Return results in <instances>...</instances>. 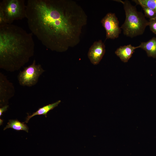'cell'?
Masks as SVG:
<instances>
[{
    "mask_svg": "<svg viewBox=\"0 0 156 156\" xmlns=\"http://www.w3.org/2000/svg\"><path fill=\"white\" fill-rule=\"evenodd\" d=\"M26 7L29 29L47 48L63 52L80 41L87 16L75 2L28 0Z\"/></svg>",
    "mask_w": 156,
    "mask_h": 156,
    "instance_id": "1",
    "label": "cell"
},
{
    "mask_svg": "<svg viewBox=\"0 0 156 156\" xmlns=\"http://www.w3.org/2000/svg\"><path fill=\"white\" fill-rule=\"evenodd\" d=\"M33 34L12 24L0 25V68L6 71L19 70L34 55Z\"/></svg>",
    "mask_w": 156,
    "mask_h": 156,
    "instance_id": "2",
    "label": "cell"
},
{
    "mask_svg": "<svg viewBox=\"0 0 156 156\" xmlns=\"http://www.w3.org/2000/svg\"><path fill=\"white\" fill-rule=\"evenodd\" d=\"M115 1L122 4L125 11V20L120 27L123 29L124 34L131 38L143 34L149 25V21L146 19L144 15L138 11L135 6L128 0Z\"/></svg>",
    "mask_w": 156,
    "mask_h": 156,
    "instance_id": "3",
    "label": "cell"
},
{
    "mask_svg": "<svg viewBox=\"0 0 156 156\" xmlns=\"http://www.w3.org/2000/svg\"><path fill=\"white\" fill-rule=\"evenodd\" d=\"M24 0H3L0 2V11L4 14L7 24L26 17Z\"/></svg>",
    "mask_w": 156,
    "mask_h": 156,
    "instance_id": "4",
    "label": "cell"
},
{
    "mask_svg": "<svg viewBox=\"0 0 156 156\" xmlns=\"http://www.w3.org/2000/svg\"><path fill=\"white\" fill-rule=\"evenodd\" d=\"M44 71L40 64H36L34 60L32 64L19 72L17 77L19 84L23 86H34L37 83L39 77Z\"/></svg>",
    "mask_w": 156,
    "mask_h": 156,
    "instance_id": "5",
    "label": "cell"
},
{
    "mask_svg": "<svg viewBox=\"0 0 156 156\" xmlns=\"http://www.w3.org/2000/svg\"><path fill=\"white\" fill-rule=\"evenodd\" d=\"M101 22L106 33V39H114L118 37L121 32L119 22L114 13H108L102 19Z\"/></svg>",
    "mask_w": 156,
    "mask_h": 156,
    "instance_id": "6",
    "label": "cell"
},
{
    "mask_svg": "<svg viewBox=\"0 0 156 156\" xmlns=\"http://www.w3.org/2000/svg\"><path fill=\"white\" fill-rule=\"evenodd\" d=\"M15 90L13 84L7 79L6 76L0 73V106L7 105L8 101L13 97Z\"/></svg>",
    "mask_w": 156,
    "mask_h": 156,
    "instance_id": "7",
    "label": "cell"
},
{
    "mask_svg": "<svg viewBox=\"0 0 156 156\" xmlns=\"http://www.w3.org/2000/svg\"><path fill=\"white\" fill-rule=\"evenodd\" d=\"M105 51V45L101 40L95 41L90 48L88 54L91 63L94 65L99 64Z\"/></svg>",
    "mask_w": 156,
    "mask_h": 156,
    "instance_id": "8",
    "label": "cell"
},
{
    "mask_svg": "<svg viewBox=\"0 0 156 156\" xmlns=\"http://www.w3.org/2000/svg\"><path fill=\"white\" fill-rule=\"evenodd\" d=\"M138 46H133L131 44L120 46L115 51L116 54L124 62H127L131 57L135 50Z\"/></svg>",
    "mask_w": 156,
    "mask_h": 156,
    "instance_id": "9",
    "label": "cell"
},
{
    "mask_svg": "<svg viewBox=\"0 0 156 156\" xmlns=\"http://www.w3.org/2000/svg\"><path fill=\"white\" fill-rule=\"evenodd\" d=\"M146 52L148 56L156 58V37H153L146 42H143L138 46Z\"/></svg>",
    "mask_w": 156,
    "mask_h": 156,
    "instance_id": "10",
    "label": "cell"
},
{
    "mask_svg": "<svg viewBox=\"0 0 156 156\" xmlns=\"http://www.w3.org/2000/svg\"><path fill=\"white\" fill-rule=\"evenodd\" d=\"M61 102V100H58L53 103L44 106L42 107L39 108L36 112L33 113L31 115H28L26 118L25 121L24 122L27 123L31 118L36 115H44L47 117V114L48 112L57 106Z\"/></svg>",
    "mask_w": 156,
    "mask_h": 156,
    "instance_id": "11",
    "label": "cell"
},
{
    "mask_svg": "<svg viewBox=\"0 0 156 156\" xmlns=\"http://www.w3.org/2000/svg\"><path fill=\"white\" fill-rule=\"evenodd\" d=\"M12 128L17 130H24L27 132H28L29 128L27 125L16 120H10L7 123V125L4 128L3 130L9 128Z\"/></svg>",
    "mask_w": 156,
    "mask_h": 156,
    "instance_id": "12",
    "label": "cell"
},
{
    "mask_svg": "<svg viewBox=\"0 0 156 156\" xmlns=\"http://www.w3.org/2000/svg\"><path fill=\"white\" fill-rule=\"evenodd\" d=\"M134 2L137 4L139 5L142 7L144 11L145 17L149 18L150 19L156 18V11L141 3Z\"/></svg>",
    "mask_w": 156,
    "mask_h": 156,
    "instance_id": "13",
    "label": "cell"
},
{
    "mask_svg": "<svg viewBox=\"0 0 156 156\" xmlns=\"http://www.w3.org/2000/svg\"><path fill=\"white\" fill-rule=\"evenodd\" d=\"M133 1L141 3L156 11V0H135Z\"/></svg>",
    "mask_w": 156,
    "mask_h": 156,
    "instance_id": "14",
    "label": "cell"
},
{
    "mask_svg": "<svg viewBox=\"0 0 156 156\" xmlns=\"http://www.w3.org/2000/svg\"><path fill=\"white\" fill-rule=\"evenodd\" d=\"M149 26L151 31L156 35V18L149 19Z\"/></svg>",
    "mask_w": 156,
    "mask_h": 156,
    "instance_id": "15",
    "label": "cell"
},
{
    "mask_svg": "<svg viewBox=\"0 0 156 156\" xmlns=\"http://www.w3.org/2000/svg\"><path fill=\"white\" fill-rule=\"evenodd\" d=\"M8 107L9 105H7L3 106L1 108H0V117L2 115L3 113L6 111L7 110Z\"/></svg>",
    "mask_w": 156,
    "mask_h": 156,
    "instance_id": "16",
    "label": "cell"
}]
</instances>
